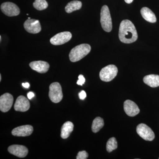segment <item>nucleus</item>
I'll return each instance as SVG.
<instances>
[{"label": "nucleus", "mask_w": 159, "mask_h": 159, "mask_svg": "<svg viewBox=\"0 0 159 159\" xmlns=\"http://www.w3.org/2000/svg\"><path fill=\"white\" fill-rule=\"evenodd\" d=\"M89 157V154L85 151H80L77 156V159H86Z\"/></svg>", "instance_id": "nucleus-23"}, {"label": "nucleus", "mask_w": 159, "mask_h": 159, "mask_svg": "<svg viewBox=\"0 0 159 159\" xmlns=\"http://www.w3.org/2000/svg\"><path fill=\"white\" fill-rule=\"evenodd\" d=\"M100 23L102 29L106 32H109L112 29V23L109 9L107 6H103L100 12Z\"/></svg>", "instance_id": "nucleus-3"}, {"label": "nucleus", "mask_w": 159, "mask_h": 159, "mask_svg": "<svg viewBox=\"0 0 159 159\" xmlns=\"http://www.w3.org/2000/svg\"><path fill=\"white\" fill-rule=\"evenodd\" d=\"M74 125L72 122L68 121L63 125L61 129V137L63 139H66L74 130Z\"/></svg>", "instance_id": "nucleus-18"}, {"label": "nucleus", "mask_w": 159, "mask_h": 159, "mask_svg": "<svg viewBox=\"0 0 159 159\" xmlns=\"http://www.w3.org/2000/svg\"><path fill=\"white\" fill-rule=\"evenodd\" d=\"M28 19H31V18H30V17H29V18H28Z\"/></svg>", "instance_id": "nucleus-31"}, {"label": "nucleus", "mask_w": 159, "mask_h": 159, "mask_svg": "<svg viewBox=\"0 0 159 159\" xmlns=\"http://www.w3.org/2000/svg\"><path fill=\"white\" fill-rule=\"evenodd\" d=\"M86 96L87 95L85 91L83 90L79 93V98L81 100H84L86 97Z\"/></svg>", "instance_id": "nucleus-25"}, {"label": "nucleus", "mask_w": 159, "mask_h": 159, "mask_svg": "<svg viewBox=\"0 0 159 159\" xmlns=\"http://www.w3.org/2000/svg\"><path fill=\"white\" fill-rule=\"evenodd\" d=\"M29 66L32 70L40 74L47 73L50 68L48 62L42 61H32L29 64Z\"/></svg>", "instance_id": "nucleus-15"}, {"label": "nucleus", "mask_w": 159, "mask_h": 159, "mask_svg": "<svg viewBox=\"0 0 159 159\" xmlns=\"http://www.w3.org/2000/svg\"><path fill=\"white\" fill-rule=\"evenodd\" d=\"M119 39L124 43H131L138 39V35L135 27L128 20H122L119 27Z\"/></svg>", "instance_id": "nucleus-1"}, {"label": "nucleus", "mask_w": 159, "mask_h": 159, "mask_svg": "<svg viewBox=\"0 0 159 159\" xmlns=\"http://www.w3.org/2000/svg\"><path fill=\"white\" fill-rule=\"evenodd\" d=\"M72 36V34L69 31L60 32L51 38L50 42L54 45H61L69 42Z\"/></svg>", "instance_id": "nucleus-8"}, {"label": "nucleus", "mask_w": 159, "mask_h": 159, "mask_svg": "<svg viewBox=\"0 0 159 159\" xmlns=\"http://www.w3.org/2000/svg\"><path fill=\"white\" fill-rule=\"evenodd\" d=\"M33 5L35 9L39 11L44 10L48 6V4L46 0H35Z\"/></svg>", "instance_id": "nucleus-21"}, {"label": "nucleus", "mask_w": 159, "mask_h": 159, "mask_svg": "<svg viewBox=\"0 0 159 159\" xmlns=\"http://www.w3.org/2000/svg\"><path fill=\"white\" fill-rule=\"evenodd\" d=\"M91 47L88 44H81L74 47L69 54L71 61L73 62L79 61L89 53Z\"/></svg>", "instance_id": "nucleus-2"}, {"label": "nucleus", "mask_w": 159, "mask_h": 159, "mask_svg": "<svg viewBox=\"0 0 159 159\" xmlns=\"http://www.w3.org/2000/svg\"><path fill=\"white\" fill-rule=\"evenodd\" d=\"M24 26L26 31L31 34H37L41 31V27L38 20H27L24 23Z\"/></svg>", "instance_id": "nucleus-10"}, {"label": "nucleus", "mask_w": 159, "mask_h": 159, "mask_svg": "<svg viewBox=\"0 0 159 159\" xmlns=\"http://www.w3.org/2000/svg\"><path fill=\"white\" fill-rule=\"evenodd\" d=\"M13 102L12 95L6 93L0 97V110L3 112H6L11 109Z\"/></svg>", "instance_id": "nucleus-9"}, {"label": "nucleus", "mask_w": 159, "mask_h": 159, "mask_svg": "<svg viewBox=\"0 0 159 159\" xmlns=\"http://www.w3.org/2000/svg\"><path fill=\"white\" fill-rule=\"evenodd\" d=\"M82 7V3L79 1H71L68 3L65 7V10L67 13H70L76 10H79Z\"/></svg>", "instance_id": "nucleus-19"}, {"label": "nucleus", "mask_w": 159, "mask_h": 159, "mask_svg": "<svg viewBox=\"0 0 159 159\" xmlns=\"http://www.w3.org/2000/svg\"></svg>", "instance_id": "nucleus-32"}, {"label": "nucleus", "mask_w": 159, "mask_h": 159, "mask_svg": "<svg viewBox=\"0 0 159 159\" xmlns=\"http://www.w3.org/2000/svg\"><path fill=\"white\" fill-rule=\"evenodd\" d=\"M143 81L151 87H157L159 86V75L155 74L147 75L143 78Z\"/></svg>", "instance_id": "nucleus-16"}, {"label": "nucleus", "mask_w": 159, "mask_h": 159, "mask_svg": "<svg viewBox=\"0 0 159 159\" xmlns=\"http://www.w3.org/2000/svg\"><path fill=\"white\" fill-rule=\"evenodd\" d=\"M78 79L79 80L77 81V84L78 85L82 86L83 84H84L85 79L82 75H80L78 77Z\"/></svg>", "instance_id": "nucleus-24"}, {"label": "nucleus", "mask_w": 159, "mask_h": 159, "mask_svg": "<svg viewBox=\"0 0 159 159\" xmlns=\"http://www.w3.org/2000/svg\"><path fill=\"white\" fill-rule=\"evenodd\" d=\"M0 41H2V36H1H1H0Z\"/></svg>", "instance_id": "nucleus-30"}, {"label": "nucleus", "mask_w": 159, "mask_h": 159, "mask_svg": "<svg viewBox=\"0 0 159 159\" xmlns=\"http://www.w3.org/2000/svg\"><path fill=\"white\" fill-rule=\"evenodd\" d=\"M104 125V121L102 118L98 117L95 118L92 124V129L93 132L96 133L103 127Z\"/></svg>", "instance_id": "nucleus-20"}, {"label": "nucleus", "mask_w": 159, "mask_h": 159, "mask_svg": "<svg viewBox=\"0 0 159 159\" xmlns=\"http://www.w3.org/2000/svg\"><path fill=\"white\" fill-rule=\"evenodd\" d=\"M22 85L25 88L27 89L29 88V87H30V84H29V83H23Z\"/></svg>", "instance_id": "nucleus-27"}, {"label": "nucleus", "mask_w": 159, "mask_h": 159, "mask_svg": "<svg viewBox=\"0 0 159 159\" xmlns=\"http://www.w3.org/2000/svg\"><path fill=\"white\" fill-rule=\"evenodd\" d=\"M141 13L142 17L147 21L152 23L156 22V16L149 8L147 7H143L141 9Z\"/></svg>", "instance_id": "nucleus-17"}, {"label": "nucleus", "mask_w": 159, "mask_h": 159, "mask_svg": "<svg viewBox=\"0 0 159 159\" xmlns=\"http://www.w3.org/2000/svg\"><path fill=\"white\" fill-rule=\"evenodd\" d=\"M49 96L51 101L54 103H58L62 100V89L59 83L54 82L50 85Z\"/></svg>", "instance_id": "nucleus-5"}, {"label": "nucleus", "mask_w": 159, "mask_h": 159, "mask_svg": "<svg viewBox=\"0 0 159 159\" xmlns=\"http://www.w3.org/2000/svg\"><path fill=\"white\" fill-rule=\"evenodd\" d=\"M1 80H2V75L0 74V81H1Z\"/></svg>", "instance_id": "nucleus-29"}, {"label": "nucleus", "mask_w": 159, "mask_h": 159, "mask_svg": "<svg viewBox=\"0 0 159 159\" xmlns=\"http://www.w3.org/2000/svg\"><path fill=\"white\" fill-rule=\"evenodd\" d=\"M134 0H125V2L127 4H130L133 2Z\"/></svg>", "instance_id": "nucleus-28"}, {"label": "nucleus", "mask_w": 159, "mask_h": 159, "mask_svg": "<svg viewBox=\"0 0 159 159\" xmlns=\"http://www.w3.org/2000/svg\"><path fill=\"white\" fill-rule=\"evenodd\" d=\"M136 131L138 134L145 141H153L155 137L152 129L144 123L139 124L137 126Z\"/></svg>", "instance_id": "nucleus-6"}, {"label": "nucleus", "mask_w": 159, "mask_h": 159, "mask_svg": "<svg viewBox=\"0 0 159 159\" xmlns=\"http://www.w3.org/2000/svg\"><path fill=\"white\" fill-rule=\"evenodd\" d=\"M33 131V128L31 125H24L14 128L11 131V134L14 136H29Z\"/></svg>", "instance_id": "nucleus-11"}, {"label": "nucleus", "mask_w": 159, "mask_h": 159, "mask_svg": "<svg viewBox=\"0 0 159 159\" xmlns=\"http://www.w3.org/2000/svg\"><path fill=\"white\" fill-rule=\"evenodd\" d=\"M8 151L11 154L20 158L25 157L29 152L28 148L21 145H11L8 148Z\"/></svg>", "instance_id": "nucleus-12"}, {"label": "nucleus", "mask_w": 159, "mask_h": 159, "mask_svg": "<svg viewBox=\"0 0 159 159\" xmlns=\"http://www.w3.org/2000/svg\"><path fill=\"white\" fill-rule=\"evenodd\" d=\"M124 110L125 113L130 117L135 116L140 112L139 107L130 100H126L124 102Z\"/></svg>", "instance_id": "nucleus-13"}, {"label": "nucleus", "mask_w": 159, "mask_h": 159, "mask_svg": "<svg viewBox=\"0 0 159 159\" xmlns=\"http://www.w3.org/2000/svg\"><path fill=\"white\" fill-rule=\"evenodd\" d=\"M30 107L29 100L23 96H20L18 97L14 104L15 110L18 111H26L29 110Z\"/></svg>", "instance_id": "nucleus-14"}, {"label": "nucleus", "mask_w": 159, "mask_h": 159, "mask_svg": "<svg viewBox=\"0 0 159 159\" xmlns=\"http://www.w3.org/2000/svg\"><path fill=\"white\" fill-rule=\"evenodd\" d=\"M117 147L118 144L116 138L113 137L109 139L106 145L107 150L108 152H111L113 151L116 149Z\"/></svg>", "instance_id": "nucleus-22"}, {"label": "nucleus", "mask_w": 159, "mask_h": 159, "mask_svg": "<svg viewBox=\"0 0 159 159\" xmlns=\"http://www.w3.org/2000/svg\"><path fill=\"white\" fill-rule=\"evenodd\" d=\"M118 72V68L116 66L110 65L101 70L99 73V77L102 81L109 82L116 77Z\"/></svg>", "instance_id": "nucleus-4"}, {"label": "nucleus", "mask_w": 159, "mask_h": 159, "mask_svg": "<svg viewBox=\"0 0 159 159\" xmlns=\"http://www.w3.org/2000/svg\"><path fill=\"white\" fill-rule=\"evenodd\" d=\"M27 96H28V98L29 99H31L34 97V93H32V92H29L28 93Z\"/></svg>", "instance_id": "nucleus-26"}, {"label": "nucleus", "mask_w": 159, "mask_h": 159, "mask_svg": "<svg viewBox=\"0 0 159 159\" xmlns=\"http://www.w3.org/2000/svg\"><path fill=\"white\" fill-rule=\"evenodd\" d=\"M1 9L4 14L8 16H16L20 13L19 8L14 3L10 2L2 3Z\"/></svg>", "instance_id": "nucleus-7"}]
</instances>
